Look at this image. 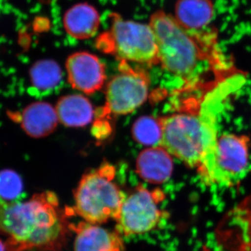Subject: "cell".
<instances>
[{
    "instance_id": "4",
    "label": "cell",
    "mask_w": 251,
    "mask_h": 251,
    "mask_svg": "<svg viewBox=\"0 0 251 251\" xmlns=\"http://www.w3.org/2000/svg\"><path fill=\"white\" fill-rule=\"evenodd\" d=\"M115 168L108 163L82 176L74 192L75 212L92 225L117 219L126 196L114 181Z\"/></svg>"
},
{
    "instance_id": "5",
    "label": "cell",
    "mask_w": 251,
    "mask_h": 251,
    "mask_svg": "<svg viewBox=\"0 0 251 251\" xmlns=\"http://www.w3.org/2000/svg\"><path fill=\"white\" fill-rule=\"evenodd\" d=\"M99 46L122 62L146 65L159 63L156 36L150 24L115 18Z\"/></svg>"
},
{
    "instance_id": "12",
    "label": "cell",
    "mask_w": 251,
    "mask_h": 251,
    "mask_svg": "<svg viewBox=\"0 0 251 251\" xmlns=\"http://www.w3.org/2000/svg\"><path fill=\"white\" fill-rule=\"evenodd\" d=\"M17 119L24 131L34 138L51 134L59 122L56 109L45 102H36L28 105L18 115Z\"/></svg>"
},
{
    "instance_id": "10",
    "label": "cell",
    "mask_w": 251,
    "mask_h": 251,
    "mask_svg": "<svg viewBox=\"0 0 251 251\" xmlns=\"http://www.w3.org/2000/svg\"><path fill=\"white\" fill-rule=\"evenodd\" d=\"M66 68L68 80L73 88L92 94L102 88L105 82V66L94 54L75 52L68 57Z\"/></svg>"
},
{
    "instance_id": "1",
    "label": "cell",
    "mask_w": 251,
    "mask_h": 251,
    "mask_svg": "<svg viewBox=\"0 0 251 251\" xmlns=\"http://www.w3.org/2000/svg\"><path fill=\"white\" fill-rule=\"evenodd\" d=\"M149 24L156 36L160 64L187 90L201 87L209 72L220 80L234 73L220 50L215 29L188 30L163 11L153 14Z\"/></svg>"
},
{
    "instance_id": "17",
    "label": "cell",
    "mask_w": 251,
    "mask_h": 251,
    "mask_svg": "<svg viewBox=\"0 0 251 251\" xmlns=\"http://www.w3.org/2000/svg\"><path fill=\"white\" fill-rule=\"evenodd\" d=\"M62 69L54 61L45 59L36 62L29 70L31 89L39 96L49 95L62 82Z\"/></svg>"
},
{
    "instance_id": "2",
    "label": "cell",
    "mask_w": 251,
    "mask_h": 251,
    "mask_svg": "<svg viewBox=\"0 0 251 251\" xmlns=\"http://www.w3.org/2000/svg\"><path fill=\"white\" fill-rule=\"evenodd\" d=\"M1 230L9 251H57L67 234V224L52 192L34 195L25 202L1 203Z\"/></svg>"
},
{
    "instance_id": "7",
    "label": "cell",
    "mask_w": 251,
    "mask_h": 251,
    "mask_svg": "<svg viewBox=\"0 0 251 251\" xmlns=\"http://www.w3.org/2000/svg\"><path fill=\"white\" fill-rule=\"evenodd\" d=\"M120 73L109 82L106 88V103L99 112V117L131 113L148 99L150 80L141 69H134L126 62H122Z\"/></svg>"
},
{
    "instance_id": "15",
    "label": "cell",
    "mask_w": 251,
    "mask_h": 251,
    "mask_svg": "<svg viewBox=\"0 0 251 251\" xmlns=\"http://www.w3.org/2000/svg\"><path fill=\"white\" fill-rule=\"evenodd\" d=\"M55 109L59 121L66 126L83 127L93 120L94 110L92 103L80 94L61 97Z\"/></svg>"
},
{
    "instance_id": "11",
    "label": "cell",
    "mask_w": 251,
    "mask_h": 251,
    "mask_svg": "<svg viewBox=\"0 0 251 251\" xmlns=\"http://www.w3.org/2000/svg\"><path fill=\"white\" fill-rule=\"evenodd\" d=\"M172 155L161 146L145 149L136 161V171L147 182L161 184L171 177L173 171Z\"/></svg>"
},
{
    "instance_id": "14",
    "label": "cell",
    "mask_w": 251,
    "mask_h": 251,
    "mask_svg": "<svg viewBox=\"0 0 251 251\" xmlns=\"http://www.w3.org/2000/svg\"><path fill=\"white\" fill-rule=\"evenodd\" d=\"M214 16L211 0H177L175 18L188 30L198 31L209 27Z\"/></svg>"
},
{
    "instance_id": "19",
    "label": "cell",
    "mask_w": 251,
    "mask_h": 251,
    "mask_svg": "<svg viewBox=\"0 0 251 251\" xmlns=\"http://www.w3.org/2000/svg\"><path fill=\"white\" fill-rule=\"evenodd\" d=\"M23 193V183L20 175L12 170H3L0 182L1 203L18 202Z\"/></svg>"
},
{
    "instance_id": "18",
    "label": "cell",
    "mask_w": 251,
    "mask_h": 251,
    "mask_svg": "<svg viewBox=\"0 0 251 251\" xmlns=\"http://www.w3.org/2000/svg\"><path fill=\"white\" fill-rule=\"evenodd\" d=\"M132 135L135 141L150 148L159 146L162 127L159 118L151 116L140 117L133 124Z\"/></svg>"
},
{
    "instance_id": "16",
    "label": "cell",
    "mask_w": 251,
    "mask_h": 251,
    "mask_svg": "<svg viewBox=\"0 0 251 251\" xmlns=\"http://www.w3.org/2000/svg\"><path fill=\"white\" fill-rule=\"evenodd\" d=\"M68 34L77 39H87L95 35L100 25L97 10L89 4L75 5L68 10L64 18Z\"/></svg>"
},
{
    "instance_id": "3",
    "label": "cell",
    "mask_w": 251,
    "mask_h": 251,
    "mask_svg": "<svg viewBox=\"0 0 251 251\" xmlns=\"http://www.w3.org/2000/svg\"><path fill=\"white\" fill-rule=\"evenodd\" d=\"M246 77L235 72L223 79L206 91L198 102V110L201 123L202 157L197 173L206 185L215 186L217 175L216 149L218 122L227 100L244 85Z\"/></svg>"
},
{
    "instance_id": "20",
    "label": "cell",
    "mask_w": 251,
    "mask_h": 251,
    "mask_svg": "<svg viewBox=\"0 0 251 251\" xmlns=\"http://www.w3.org/2000/svg\"><path fill=\"white\" fill-rule=\"evenodd\" d=\"M94 134L97 137L107 136L110 133V125H109L108 122L105 121H101V120H99V121L96 122L95 125L94 126Z\"/></svg>"
},
{
    "instance_id": "9",
    "label": "cell",
    "mask_w": 251,
    "mask_h": 251,
    "mask_svg": "<svg viewBox=\"0 0 251 251\" xmlns=\"http://www.w3.org/2000/svg\"><path fill=\"white\" fill-rule=\"evenodd\" d=\"M249 138L226 133L218 140L215 186L230 187L245 176L249 164Z\"/></svg>"
},
{
    "instance_id": "6",
    "label": "cell",
    "mask_w": 251,
    "mask_h": 251,
    "mask_svg": "<svg viewBox=\"0 0 251 251\" xmlns=\"http://www.w3.org/2000/svg\"><path fill=\"white\" fill-rule=\"evenodd\" d=\"M159 120L162 127L159 146L197 171L202 157L201 123L198 105L195 111L175 112L159 117Z\"/></svg>"
},
{
    "instance_id": "8",
    "label": "cell",
    "mask_w": 251,
    "mask_h": 251,
    "mask_svg": "<svg viewBox=\"0 0 251 251\" xmlns=\"http://www.w3.org/2000/svg\"><path fill=\"white\" fill-rule=\"evenodd\" d=\"M164 198L161 190L151 191L138 186L126 197L122 204L117 219L120 232L130 236L148 233L156 228L164 217V212L159 206Z\"/></svg>"
},
{
    "instance_id": "13",
    "label": "cell",
    "mask_w": 251,
    "mask_h": 251,
    "mask_svg": "<svg viewBox=\"0 0 251 251\" xmlns=\"http://www.w3.org/2000/svg\"><path fill=\"white\" fill-rule=\"evenodd\" d=\"M74 230L76 233L74 251H121L122 243L119 236L97 225L82 223Z\"/></svg>"
}]
</instances>
